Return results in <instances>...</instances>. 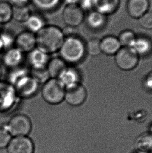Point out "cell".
Returning a JSON list of instances; mask_svg holds the SVG:
<instances>
[{
    "instance_id": "cell-22",
    "label": "cell",
    "mask_w": 152,
    "mask_h": 153,
    "mask_svg": "<svg viewBox=\"0 0 152 153\" xmlns=\"http://www.w3.org/2000/svg\"><path fill=\"white\" fill-rule=\"evenodd\" d=\"M135 146L139 151L150 153L152 151V134L150 132L143 133L136 139Z\"/></svg>"
},
{
    "instance_id": "cell-36",
    "label": "cell",
    "mask_w": 152,
    "mask_h": 153,
    "mask_svg": "<svg viewBox=\"0 0 152 153\" xmlns=\"http://www.w3.org/2000/svg\"><path fill=\"white\" fill-rule=\"evenodd\" d=\"M66 5H78L80 0H64Z\"/></svg>"
},
{
    "instance_id": "cell-6",
    "label": "cell",
    "mask_w": 152,
    "mask_h": 153,
    "mask_svg": "<svg viewBox=\"0 0 152 153\" xmlns=\"http://www.w3.org/2000/svg\"><path fill=\"white\" fill-rule=\"evenodd\" d=\"M41 84L30 74L21 79L14 86L18 97L30 98L37 93Z\"/></svg>"
},
{
    "instance_id": "cell-23",
    "label": "cell",
    "mask_w": 152,
    "mask_h": 153,
    "mask_svg": "<svg viewBox=\"0 0 152 153\" xmlns=\"http://www.w3.org/2000/svg\"><path fill=\"white\" fill-rule=\"evenodd\" d=\"M30 74L29 70L23 66H19L10 69L7 76V82L13 86L21 79Z\"/></svg>"
},
{
    "instance_id": "cell-12",
    "label": "cell",
    "mask_w": 152,
    "mask_h": 153,
    "mask_svg": "<svg viewBox=\"0 0 152 153\" xmlns=\"http://www.w3.org/2000/svg\"><path fill=\"white\" fill-rule=\"evenodd\" d=\"M49 54L35 48L28 53V61L31 70L46 68L50 60Z\"/></svg>"
},
{
    "instance_id": "cell-33",
    "label": "cell",
    "mask_w": 152,
    "mask_h": 153,
    "mask_svg": "<svg viewBox=\"0 0 152 153\" xmlns=\"http://www.w3.org/2000/svg\"><path fill=\"white\" fill-rule=\"evenodd\" d=\"M78 5L83 11H91L94 8V0H80Z\"/></svg>"
},
{
    "instance_id": "cell-2",
    "label": "cell",
    "mask_w": 152,
    "mask_h": 153,
    "mask_svg": "<svg viewBox=\"0 0 152 153\" xmlns=\"http://www.w3.org/2000/svg\"><path fill=\"white\" fill-rule=\"evenodd\" d=\"M58 52L60 58L67 64L78 63L82 60L86 53V44L76 35L68 36L65 37Z\"/></svg>"
},
{
    "instance_id": "cell-21",
    "label": "cell",
    "mask_w": 152,
    "mask_h": 153,
    "mask_svg": "<svg viewBox=\"0 0 152 153\" xmlns=\"http://www.w3.org/2000/svg\"><path fill=\"white\" fill-rule=\"evenodd\" d=\"M139 56H145L152 50V44L150 40L145 37H136L131 47Z\"/></svg>"
},
{
    "instance_id": "cell-10",
    "label": "cell",
    "mask_w": 152,
    "mask_h": 153,
    "mask_svg": "<svg viewBox=\"0 0 152 153\" xmlns=\"http://www.w3.org/2000/svg\"><path fill=\"white\" fill-rule=\"evenodd\" d=\"M7 153H33V143L27 136L14 137L7 145Z\"/></svg>"
},
{
    "instance_id": "cell-9",
    "label": "cell",
    "mask_w": 152,
    "mask_h": 153,
    "mask_svg": "<svg viewBox=\"0 0 152 153\" xmlns=\"http://www.w3.org/2000/svg\"><path fill=\"white\" fill-rule=\"evenodd\" d=\"M63 19L68 27H78L84 20V13L78 5H66L63 11Z\"/></svg>"
},
{
    "instance_id": "cell-39",
    "label": "cell",
    "mask_w": 152,
    "mask_h": 153,
    "mask_svg": "<svg viewBox=\"0 0 152 153\" xmlns=\"http://www.w3.org/2000/svg\"><path fill=\"white\" fill-rule=\"evenodd\" d=\"M149 132L151 134H152V126H150V132Z\"/></svg>"
},
{
    "instance_id": "cell-3",
    "label": "cell",
    "mask_w": 152,
    "mask_h": 153,
    "mask_svg": "<svg viewBox=\"0 0 152 153\" xmlns=\"http://www.w3.org/2000/svg\"><path fill=\"white\" fill-rule=\"evenodd\" d=\"M66 88L58 79H49L41 88V95L46 103L58 105L65 100Z\"/></svg>"
},
{
    "instance_id": "cell-38",
    "label": "cell",
    "mask_w": 152,
    "mask_h": 153,
    "mask_svg": "<svg viewBox=\"0 0 152 153\" xmlns=\"http://www.w3.org/2000/svg\"><path fill=\"white\" fill-rule=\"evenodd\" d=\"M2 68H1V66H0V79H1V77L2 76Z\"/></svg>"
},
{
    "instance_id": "cell-37",
    "label": "cell",
    "mask_w": 152,
    "mask_h": 153,
    "mask_svg": "<svg viewBox=\"0 0 152 153\" xmlns=\"http://www.w3.org/2000/svg\"><path fill=\"white\" fill-rule=\"evenodd\" d=\"M3 50H4V49H3V45H2V42H1V40H0V53H1V52Z\"/></svg>"
},
{
    "instance_id": "cell-15",
    "label": "cell",
    "mask_w": 152,
    "mask_h": 153,
    "mask_svg": "<svg viewBox=\"0 0 152 153\" xmlns=\"http://www.w3.org/2000/svg\"><path fill=\"white\" fill-rule=\"evenodd\" d=\"M58 79L66 88L80 83V76L76 68L71 66H67Z\"/></svg>"
},
{
    "instance_id": "cell-5",
    "label": "cell",
    "mask_w": 152,
    "mask_h": 153,
    "mask_svg": "<svg viewBox=\"0 0 152 153\" xmlns=\"http://www.w3.org/2000/svg\"><path fill=\"white\" fill-rule=\"evenodd\" d=\"M115 62L120 69L124 71L133 70L137 66L139 56L130 47H121L115 54Z\"/></svg>"
},
{
    "instance_id": "cell-24",
    "label": "cell",
    "mask_w": 152,
    "mask_h": 153,
    "mask_svg": "<svg viewBox=\"0 0 152 153\" xmlns=\"http://www.w3.org/2000/svg\"><path fill=\"white\" fill-rule=\"evenodd\" d=\"M13 6L8 2L0 1V24L10 22L13 19Z\"/></svg>"
},
{
    "instance_id": "cell-1",
    "label": "cell",
    "mask_w": 152,
    "mask_h": 153,
    "mask_svg": "<svg viewBox=\"0 0 152 153\" xmlns=\"http://www.w3.org/2000/svg\"><path fill=\"white\" fill-rule=\"evenodd\" d=\"M36 48L48 54L58 51L65 39L63 29L55 25H45L35 34Z\"/></svg>"
},
{
    "instance_id": "cell-29",
    "label": "cell",
    "mask_w": 152,
    "mask_h": 153,
    "mask_svg": "<svg viewBox=\"0 0 152 153\" xmlns=\"http://www.w3.org/2000/svg\"><path fill=\"white\" fill-rule=\"evenodd\" d=\"M15 37L13 34L9 31H1L0 33V40L2 42L3 49L7 50L14 47Z\"/></svg>"
},
{
    "instance_id": "cell-14",
    "label": "cell",
    "mask_w": 152,
    "mask_h": 153,
    "mask_svg": "<svg viewBox=\"0 0 152 153\" xmlns=\"http://www.w3.org/2000/svg\"><path fill=\"white\" fill-rule=\"evenodd\" d=\"M149 6V0H128L127 4V10L131 17L139 19L145 13L148 12Z\"/></svg>"
},
{
    "instance_id": "cell-20",
    "label": "cell",
    "mask_w": 152,
    "mask_h": 153,
    "mask_svg": "<svg viewBox=\"0 0 152 153\" xmlns=\"http://www.w3.org/2000/svg\"><path fill=\"white\" fill-rule=\"evenodd\" d=\"M25 25L27 30L36 34L45 26L46 22L40 15L32 13L29 19L25 22Z\"/></svg>"
},
{
    "instance_id": "cell-19",
    "label": "cell",
    "mask_w": 152,
    "mask_h": 153,
    "mask_svg": "<svg viewBox=\"0 0 152 153\" xmlns=\"http://www.w3.org/2000/svg\"><path fill=\"white\" fill-rule=\"evenodd\" d=\"M106 22V16L96 10L90 11L86 17V24L91 29L97 30L102 28Z\"/></svg>"
},
{
    "instance_id": "cell-32",
    "label": "cell",
    "mask_w": 152,
    "mask_h": 153,
    "mask_svg": "<svg viewBox=\"0 0 152 153\" xmlns=\"http://www.w3.org/2000/svg\"><path fill=\"white\" fill-rule=\"evenodd\" d=\"M11 140V135L6 129L0 128V149L7 147Z\"/></svg>"
},
{
    "instance_id": "cell-42",
    "label": "cell",
    "mask_w": 152,
    "mask_h": 153,
    "mask_svg": "<svg viewBox=\"0 0 152 153\" xmlns=\"http://www.w3.org/2000/svg\"><path fill=\"white\" fill-rule=\"evenodd\" d=\"M149 153H152V151L151 152H150Z\"/></svg>"
},
{
    "instance_id": "cell-41",
    "label": "cell",
    "mask_w": 152,
    "mask_h": 153,
    "mask_svg": "<svg viewBox=\"0 0 152 153\" xmlns=\"http://www.w3.org/2000/svg\"><path fill=\"white\" fill-rule=\"evenodd\" d=\"M1 26H2V25H1V24H0V30L1 29Z\"/></svg>"
},
{
    "instance_id": "cell-35",
    "label": "cell",
    "mask_w": 152,
    "mask_h": 153,
    "mask_svg": "<svg viewBox=\"0 0 152 153\" xmlns=\"http://www.w3.org/2000/svg\"><path fill=\"white\" fill-rule=\"evenodd\" d=\"M144 85L146 89L152 91V71L149 73L144 79Z\"/></svg>"
},
{
    "instance_id": "cell-17",
    "label": "cell",
    "mask_w": 152,
    "mask_h": 153,
    "mask_svg": "<svg viewBox=\"0 0 152 153\" xmlns=\"http://www.w3.org/2000/svg\"><path fill=\"white\" fill-rule=\"evenodd\" d=\"M102 52L106 55H115L121 48L118 38L112 36H108L103 38L100 41Z\"/></svg>"
},
{
    "instance_id": "cell-16",
    "label": "cell",
    "mask_w": 152,
    "mask_h": 153,
    "mask_svg": "<svg viewBox=\"0 0 152 153\" xmlns=\"http://www.w3.org/2000/svg\"><path fill=\"white\" fill-rule=\"evenodd\" d=\"M120 0H94V8L97 12L107 16L117 10Z\"/></svg>"
},
{
    "instance_id": "cell-34",
    "label": "cell",
    "mask_w": 152,
    "mask_h": 153,
    "mask_svg": "<svg viewBox=\"0 0 152 153\" xmlns=\"http://www.w3.org/2000/svg\"><path fill=\"white\" fill-rule=\"evenodd\" d=\"M30 1L31 0H8V2L14 6H26Z\"/></svg>"
},
{
    "instance_id": "cell-28",
    "label": "cell",
    "mask_w": 152,
    "mask_h": 153,
    "mask_svg": "<svg viewBox=\"0 0 152 153\" xmlns=\"http://www.w3.org/2000/svg\"><path fill=\"white\" fill-rule=\"evenodd\" d=\"M100 40L97 38H92L86 44V53L91 56H97L101 53Z\"/></svg>"
},
{
    "instance_id": "cell-27",
    "label": "cell",
    "mask_w": 152,
    "mask_h": 153,
    "mask_svg": "<svg viewBox=\"0 0 152 153\" xmlns=\"http://www.w3.org/2000/svg\"><path fill=\"white\" fill-rule=\"evenodd\" d=\"M121 47H131L136 39V36L130 30H125L121 31L117 38Z\"/></svg>"
},
{
    "instance_id": "cell-26",
    "label": "cell",
    "mask_w": 152,
    "mask_h": 153,
    "mask_svg": "<svg viewBox=\"0 0 152 153\" xmlns=\"http://www.w3.org/2000/svg\"><path fill=\"white\" fill-rule=\"evenodd\" d=\"M34 5L44 11H50L56 8L61 0H31Z\"/></svg>"
},
{
    "instance_id": "cell-13",
    "label": "cell",
    "mask_w": 152,
    "mask_h": 153,
    "mask_svg": "<svg viewBox=\"0 0 152 153\" xmlns=\"http://www.w3.org/2000/svg\"><path fill=\"white\" fill-rule=\"evenodd\" d=\"M24 53L18 48L13 47L4 52L2 56V62L4 66L9 69L21 66L24 60Z\"/></svg>"
},
{
    "instance_id": "cell-4",
    "label": "cell",
    "mask_w": 152,
    "mask_h": 153,
    "mask_svg": "<svg viewBox=\"0 0 152 153\" xmlns=\"http://www.w3.org/2000/svg\"><path fill=\"white\" fill-rule=\"evenodd\" d=\"M3 128L13 137L27 136L31 131L32 123L30 118L26 114H16L10 118Z\"/></svg>"
},
{
    "instance_id": "cell-40",
    "label": "cell",
    "mask_w": 152,
    "mask_h": 153,
    "mask_svg": "<svg viewBox=\"0 0 152 153\" xmlns=\"http://www.w3.org/2000/svg\"><path fill=\"white\" fill-rule=\"evenodd\" d=\"M146 153V152H144L139 151H138L136 152V153Z\"/></svg>"
},
{
    "instance_id": "cell-30",
    "label": "cell",
    "mask_w": 152,
    "mask_h": 153,
    "mask_svg": "<svg viewBox=\"0 0 152 153\" xmlns=\"http://www.w3.org/2000/svg\"><path fill=\"white\" fill-rule=\"evenodd\" d=\"M30 74L39 81L40 84H44L50 79L46 68L42 70H31Z\"/></svg>"
},
{
    "instance_id": "cell-18",
    "label": "cell",
    "mask_w": 152,
    "mask_h": 153,
    "mask_svg": "<svg viewBox=\"0 0 152 153\" xmlns=\"http://www.w3.org/2000/svg\"><path fill=\"white\" fill-rule=\"evenodd\" d=\"M67 66V63L60 57L50 59L46 67L49 78L58 79Z\"/></svg>"
},
{
    "instance_id": "cell-31",
    "label": "cell",
    "mask_w": 152,
    "mask_h": 153,
    "mask_svg": "<svg viewBox=\"0 0 152 153\" xmlns=\"http://www.w3.org/2000/svg\"><path fill=\"white\" fill-rule=\"evenodd\" d=\"M139 19V24L145 29H152V12H147Z\"/></svg>"
},
{
    "instance_id": "cell-8",
    "label": "cell",
    "mask_w": 152,
    "mask_h": 153,
    "mask_svg": "<svg viewBox=\"0 0 152 153\" xmlns=\"http://www.w3.org/2000/svg\"><path fill=\"white\" fill-rule=\"evenodd\" d=\"M87 97V91L81 83L66 87L65 100L69 105L78 107L84 103Z\"/></svg>"
},
{
    "instance_id": "cell-25",
    "label": "cell",
    "mask_w": 152,
    "mask_h": 153,
    "mask_svg": "<svg viewBox=\"0 0 152 153\" xmlns=\"http://www.w3.org/2000/svg\"><path fill=\"white\" fill-rule=\"evenodd\" d=\"M31 9L28 5L14 6L13 10V19L18 22L25 23L32 14Z\"/></svg>"
},
{
    "instance_id": "cell-11",
    "label": "cell",
    "mask_w": 152,
    "mask_h": 153,
    "mask_svg": "<svg viewBox=\"0 0 152 153\" xmlns=\"http://www.w3.org/2000/svg\"><path fill=\"white\" fill-rule=\"evenodd\" d=\"M14 47L23 53H29L36 48L35 34L27 30L21 32L15 37Z\"/></svg>"
},
{
    "instance_id": "cell-7",
    "label": "cell",
    "mask_w": 152,
    "mask_h": 153,
    "mask_svg": "<svg viewBox=\"0 0 152 153\" xmlns=\"http://www.w3.org/2000/svg\"><path fill=\"white\" fill-rule=\"evenodd\" d=\"M18 97L13 85L7 81H0V113L12 109L16 103Z\"/></svg>"
}]
</instances>
